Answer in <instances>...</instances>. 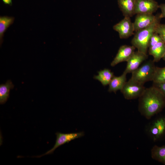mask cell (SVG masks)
Masks as SVG:
<instances>
[{
    "label": "cell",
    "instance_id": "cell-1",
    "mask_svg": "<svg viewBox=\"0 0 165 165\" xmlns=\"http://www.w3.org/2000/svg\"><path fill=\"white\" fill-rule=\"evenodd\" d=\"M165 107V96L152 86L146 88L139 97L138 109L141 115L150 119Z\"/></svg>",
    "mask_w": 165,
    "mask_h": 165
},
{
    "label": "cell",
    "instance_id": "cell-14",
    "mask_svg": "<svg viewBox=\"0 0 165 165\" xmlns=\"http://www.w3.org/2000/svg\"><path fill=\"white\" fill-rule=\"evenodd\" d=\"M98 73V75L94 76V78L100 81L103 86L109 85L114 76L113 73L108 68L99 71Z\"/></svg>",
    "mask_w": 165,
    "mask_h": 165
},
{
    "label": "cell",
    "instance_id": "cell-8",
    "mask_svg": "<svg viewBox=\"0 0 165 165\" xmlns=\"http://www.w3.org/2000/svg\"><path fill=\"white\" fill-rule=\"evenodd\" d=\"M153 14L138 13L137 14L133 23L134 31L137 32L151 25L158 17Z\"/></svg>",
    "mask_w": 165,
    "mask_h": 165
},
{
    "label": "cell",
    "instance_id": "cell-3",
    "mask_svg": "<svg viewBox=\"0 0 165 165\" xmlns=\"http://www.w3.org/2000/svg\"><path fill=\"white\" fill-rule=\"evenodd\" d=\"M153 60H149L145 62L133 72L130 78L141 84L152 81L156 66Z\"/></svg>",
    "mask_w": 165,
    "mask_h": 165
},
{
    "label": "cell",
    "instance_id": "cell-23",
    "mask_svg": "<svg viewBox=\"0 0 165 165\" xmlns=\"http://www.w3.org/2000/svg\"><path fill=\"white\" fill-rule=\"evenodd\" d=\"M159 8L161 10V13L159 15V17L160 19L165 18V4H161L159 5Z\"/></svg>",
    "mask_w": 165,
    "mask_h": 165
},
{
    "label": "cell",
    "instance_id": "cell-25",
    "mask_svg": "<svg viewBox=\"0 0 165 165\" xmlns=\"http://www.w3.org/2000/svg\"><path fill=\"white\" fill-rule=\"evenodd\" d=\"M165 61V53L162 58Z\"/></svg>",
    "mask_w": 165,
    "mask_h": 165
},
{
    "label": "cell",
    "instance_id": "cell-17",
    "mask_svg": "<svg viewBox=\"0 0 165 165\" xmlns=\"http://www.w3.org/2000/svg\"><path fill=\"white\" fill-rule=\"evenodd\" d=\"M14 18L7 16L0 17V44H2L4 33L7 28L13 22Z\"/></svg>",
    "mask_w": 165,
    "mask_h": 165
},
{
    "label": "cell",
    "instance_id": "cell-10",
    "mask_svg": "<svg viewBox=\"0 0 165 165\" xmlns=\"http://www.w3.org/2000/svg\"><path fill=\"white\" fill-rule=\"evenodd\" d=\"M135 48L133 45H123L119 49L111 65L113 67L118 64L124 61H127L135 52Z\"/></svg>",
    "mask_w": 165,
    "mask_h": 165
},
{
    "label": "cell",
    "instance_id": "cell-5",
    "mask_svg": "<svg viewBox=\"0 0 165 165\" xmlns=\"http://www.w3.org/2000/svg\"><path fill=\"white\" fill-rule=\"evenodd\" d=\"M56 134V140L53 147L45 153L37 157H41L45 155L52 154L56 149L59 146L68 143L72 140L83 137L84 135V133L83 132L67 134L57 132Z\"/></svg>",
    "mask_w": 165,
    "mask_h": 165
},
{
    "label": "cell",
    "instance_id": "cell-4",
    "mask_svg": "<svg viewBox=\"0 0 165 165\" xmlns=\"http://www.w3.org/2000/svg\"><path fill=\"white\" fill-rule=\"evenodd\" d=\"M145 88L144 84L130 78L126 82L120 91L126 99L132 100L139 98Z\"/></svg>",
    "mask_w": 165,
    "mask_h": 165
},
{
    "label": "cell",
    "instance_id": "cell-22",
    "mask_svg": "<svg viewBox=\"0 0 165 165\" xmlns=\"http://www.w3.org/2000/svg\"><path fill=\"white\" fill-rule=\"evenodd\" d=\"M152 86L159 89L165 96V82L163 83L153 82Z\"/></svg>",
    "mask_w": 165,
    "mask_h": 165
},
{
    "label": "cell",
    "instance_id": "cell-6",
    "mask_svg": "<svg viewBox=\"0 0 165 165\" xmlns=\"http://www.w3.org/2000/svg\"><path fill=\"white\" fill-rule=\"evenodd\" d=\"M114 30L119 33L121 39L127 38L134 34V31L133 23L130 17L124 18L113 27Z\"/></svg>",
    "mask_w": 165,
    "mask_h": 165
},
{
    "label": "cell",
    "instance_id": "cell-16",
    "mask_svg": "<svg viewBox=\"0 0 165 165\" xmlns=\"http://www.w3.org/2000/svg\"><path fill=\"white\" fill-rule=\"evenodd\" d=\"M152 159L165 165V145H154L151 150Z\"/></svg>",
    "mask_w": 165,
    "mask_h": 165
},
{
    "label": "cell",
    "instance_id": "cell-2",
    "mask_svg": "<svg viewBox=\"0 0 165 165\" xmlns=\"http://www.w3.org/2000/svg\"><path fill=\"white\" fill-rule=\"evenodd\" d=\"M159 15L155 21L148 27L136 32L131 40V43L138 50L147 54L148 42L152 35L156 32V28L160 23Z\"/></svg>",
    "mask_w": 165,
    "mask_h": 165
},
{
    "label": "cell",
    "instance_id": "cell-19",
    "mask_svg": "<svg viewBox=\"0 0 165 165\" xmlns=\"http://www.w3.org/2000/svg\"><path fill=\"white\" fill-rule=\"evenodd\" d=\"M152 81L154 83L165 82V67H156Z\"/></svg>",
    "mask_w": 165,
    "mask_h": 165
},
{
    "label": "cell",
    "instance_id": "cell-24",
    "mask_svg": "<svg viewBox=\"0 0 165 165\" xmlns=\"http://www.w3.org/2000/svg\"><path fill=\"white\" fill-rule=\"evenodd\" d=\"M4 4L11 6L12 4V0H2Z\"/></svg>",
    "mask_w": 165,
    "mask_h": 165
},
{
    "label": "cell",
    "instance_id": "cell-21",
    "mask_svg": "<svg viewBox=\"0 0 165 165\" xmlns=\"http://www.w3.org/2000/svg\"><path fill=\"white\" fill-rule=\"evenodd\" d=\"M156 32L160 35L165 44V24H159L156 28Z\"/></svg>",
    "mask_w": 165,
    "mask_h": 165
},
{
    "label": "cell",
    "instance_id": "cell-11",
    "mask_svg": "<svg viewBox=\"0 0 165 165\" xmlns=\"http://www.w3.org/2000/svg\"><path fill=\"white\" fill-rule=\"evenodd\" d=\"M117 2L124 17H130L135 14V0H117Z\"/></svg>",
    "mask_w": 165,
    "mask_h": 165
},
{
    "label": "cell",
    "instance_id": "cell-15",
    "mask_svg": "<svg viewBox=\"0 0 165 165\" xmlns=\"http://www.w3.org/2000/svg\"><path fill=\"white\" fill-rule=\"evenodd\" d=\"M14 87V85L10 80H8L4 84L0 85V103H5L9 97L10 91Z\"/></svg>",
    "mask_w": 165,
    "mask_h": 165
},
{
    "label": "cell",
    "instance_id": "cell-9",
    "mask_svg": "<svg viewBox=\"0 0 165 165\" xmlns=\"http://www.w3.org/2000/svg\"><path fill=\"white\" fill-rule=\"evenodd\" d=\"M148 55L137 50L135 51L127 61V66L124 72L127 74L132 73L138 68L144 61L147 59Z\"/></svg>",
    "mask_w": 165,
    "mask_h": 165
},
{
    "label": "cell",
    "instance_id": "cell-13",
    "mask_svg": "<svg viewBox=\"0 0 165 165\" xmlns=\"http://www.w3.org/2000/svg\"><path fill=\"white\" fill-rule=\"evenodd\" d=\"M127 74L123 72L120 76H114L109 84L108 91L116 93L118 90H121L127 82Z\"/></svg>",
    "mask_w": 165,
    "mask_h": 165
},
{
    "label": "cell",
    "instance_id": "cell-7",
    "mask_svg": "<svg viewBox=\"0 0 165 165\" xmlns=\"http://www.w3.org/2000/svg\"><path fill=\"white\" fill-rule=\"evenodd\" d=\"M159 8V5L154 0H135V13L153 14Z\"/></svg>",
    "mask_w": 165,
    "mask_h": 165
},
{
    "label": "cell",
    "instance_id": "cell-12",
    "mask_svg": "<svg viewBox=\"0 0 165 165\" xmlns=\"http://www.w3.org/2000/svg\"><path fill=\"white\" fill-rule=\"evenodd\" d=\"M148 54L153 57V61H159L165 53V44L163 41L160 42L149 48Z\"/></svg>",
    "mask_w": 165,
    "mask_h": 165
},
{
    "label": "cell",
    "instance_id": "cell-20",
    "mask_svg": "<svg viewBox=\"0 0 165 165\" xmlns=\"http://www.w3.org/2000/svg\"><path fill=\"white\" fill-rule=\"evenodd\" d=\"M162 41L163 40L160 35L156 32H155L149 39L148 42V48Z\"/></svg>",
    "mask_w": 165,
    "mask_h": 165
},
{
    "label": "cell",
    "instance_id": "cell-18",
    "mask_svg": "<svg viewBox=\"0 0 165 165\" xmlns=\"http://www.w3.org/2000/svg\"><path fill=\"white\" fill-rule=\"evenodd\" d=\"M151 123L158 130L160 138L165 135V117H162L158 118Z\"/></svg>",
    "mask_w": 165,
    "mask_h": 165
}]
</instances>
